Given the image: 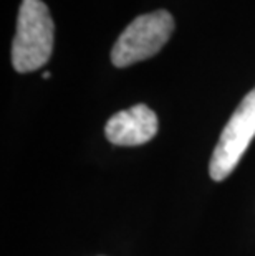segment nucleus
<instances>
[{
    "mask_svg": "<svg viewBox=\"0 0 255 256\" xmlns=\"http://www.w3.org/2000/svg\"><path fill=\"white\" fill-rule=\"evenodd\" d=\"M50 76H52L50 73H48V72H45V73L42 74V78H43V80H48V78H50Z\"/></svg>",
    "mask_w": 255,
    "mask_h": 256,
    "instance_id": "nucleus-5",
    "label": "nucleus"
},
{
    "mask_svg": "<svg viewBox=\"0 0 255 256\" xmlns=\"http://www.w3.org/2000/svg\"><path fill=\"white\" fill-rule=\"evenodd\" d=\"M255 138V88L247 92L222 130L210 157L209 174L220 182L232 174Z\"/></svg>",
    "mask_w": 255,
    "mask_h": 256,
    "instance_id": "nucleus-3",
    "label": "nucleus"
},
{
    "mask_svg": "<svg viewBox=\"0 0 255 256\" xmlns=\"http://www.w3.org/2000/svg\"><path fill=\"white\" fill-rule=\"evenodd\" d=\"M174 30V18L167 10L139 15L118 36L111 50V62L124 68L154 56Z\"/></svg>",
    "mask_w": 255,
    "mask_h": 256,
    "instance_id": "nucleus-2",
    "label": "nucleus"
},
{
    "mask_svg": "<svg viewBox=\"0 0 255 256\" xmlns=\"http://www.w3.org/2000/svg\"><path fill=\"white\" fill-rule=\"evenodd\" d=\"M53 34L55 25L47 4L43 0H22L12 43L15 72L30 73L45 66L53 52Z\"/></svg>",
    "mask_w": 255,
    "mask_h": 256,
    "instance_id": "nucleus-1",
    "label": "nucleus"
},
{
    "mask_svg": "<svg viewBox=\"0 0 255 256\" xmlns=\"http://www.w3.org/2000/svg\"><path fill=\"white\" fill-rule=\"evenodd\" d=\"M106 139L115 146H141L157 134V116L146 104H136L108 119Z\"/></svg>",
    "mask_w": 255,
    "mask_h": 256,
    "instance_id": "nucleus-4",
    "label": "nucleus"
}]
</instances>
